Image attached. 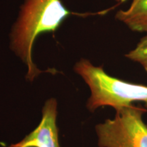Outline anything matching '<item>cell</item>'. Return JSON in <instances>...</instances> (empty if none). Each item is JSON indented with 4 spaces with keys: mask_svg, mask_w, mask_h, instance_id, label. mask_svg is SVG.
I'll list each match as a JSON object with an SVG mask.
<instances>
[{
    "mask_svg": "<svg viewBox=\"0 0 147 147\" xmlns=\"http://www.w3.org/2000/svg\"><path fill=\"white\" fill-rule=\"evenodd\" d=\"M146 110L131 106L116 110L113 119L95 126L100 147H147V125L143 120Z\"/></svg>",
    "mask_w": 147,
    "mask_h": 147,
    "instance_id": "3957f363",
    "label": "cell"
},
{
    "mask_svg": "<svg viewBox=\"0 0 147 147\" xmlns=\"http://www.w3.org/2000/svg\"><path fill=\"white\" fill-rule=\"evenodd\" d=\"M115 17L134 32H147V0H132L129 8L118 11Z\"/></svg>",
    "mask_w": 147,
    "mask_h": 147,
    "instance_id": "5b68a950",
    "label": "cell"
},
{
    "mask_svg": "<svg viewBox=\"0 0 147 147\" xmlns=\"http://www.w3.org/2000/svg\"><path fill=\"white\" fill-rule=\"evenodd\" d=\"M42 117L38 126L22 140L8 147H60L57 126V102L50 98L42 110Z\"/></svg>",
    "mask_w": 147,
    "mask_h": 147,
    "instance_id": "277c9868",
    "label": "cell"
},
{
    "mask_svg": "<svg viewBox=\"0 0 147 147\" xmlns=\"http://www.w3.org/2000/svg\"><path fill=\"white\" fill-rule=\"evenodd\" d=\"M116 1H117L118 3H123V2H125V1H127V0H115Z\"/></svg>",
    "mask_w": 147,
    "mask_h": 147,
    "instance_id": "52a82bcc",
    "label": "cell"
},
{
    "mask_svg": "<svg viewBox=\"0 0 147 147\" xmlns=\"http://www.w3.org/2000/svg\"><path fill=\"white\" fill-rule=\"evenodd\" d=\"M125 57L140 64L147 73V36L140 40L134 49L125 55Z\"/></svg>",
    "mask_w": 147,
    "mask_h": 147,
    "instance_id": "8992f818",
    "label": "cell"
},
{
    "mask_svg": "<svg viewBox=\"0 0 147 147\" xmlns=\"http://www.w3.org/2000/svg\"><path fill=\"white\" fill-rule=\"evenodd\" d=\"M71 14L85 15L70 12L61 0H25L10 34V47L27 65L26 78L29 81L43 72L32 60L37 37L44 33H55Z\"/></svg>",
    "mask_w": 147,
    "mask_h": 147,
    "instance_id": "6da1fadb",
    "label": "cell"
},
{
    "mask_svg": "<svg viewBox=\"0 0 147 147\" xmlns=\"http://www.w3.org/2000/svg\"><path fill=\"white\" fill-rule=\"evenodd\" d=\"M75 72L89 86L91 96L87 103L89 111L102 106L115 110L142 102L147 109V86L134 84L110 76L102 66H95L89 60L81 59L75 64Z\"/></svg>",
    "mask_w": 147,
    "mask_h": 147,
    "instance_id": "7a4b0ae2",
    "label": "cell"
}]
</instances>
